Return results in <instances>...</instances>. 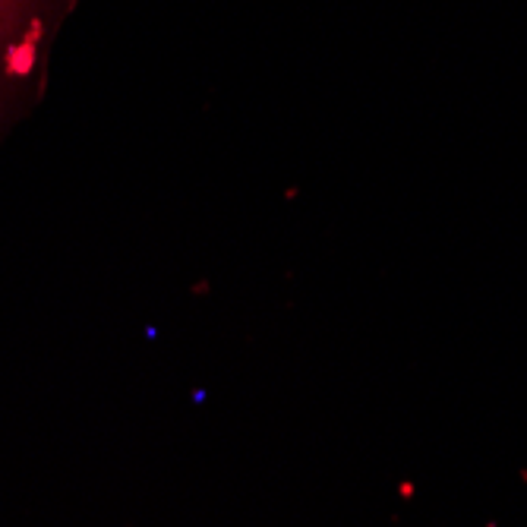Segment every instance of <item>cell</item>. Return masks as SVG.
<instances>
[{
	"label": "cell",
	"instance_id": "cell-1",
	"mask_svg": "<svg viewBox=\"0 0 527 527\" xmlns=\"http://www.w3.org/2000/svg\"><path fill=\"white\" fill-rule=\"evenodd\" d=\"M48 0H0V98L32 63V48L41 38Z\"/></svg>",
	"mask_w": 527,
	"mask_h": 527
}]
</instances>
